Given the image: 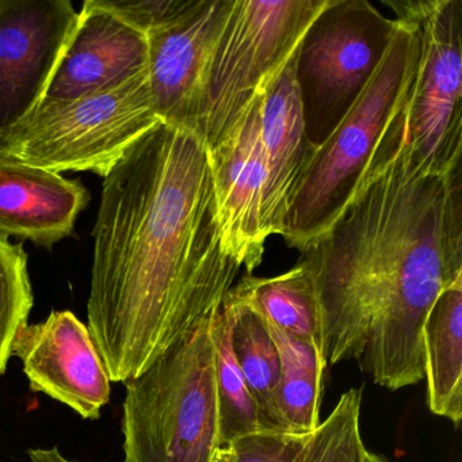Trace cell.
Here are the masks:
<instances>
[{
	"instance_id": "cell-1",
	"label": "cell",
	"mask_w": 462,
	"mask_h": 462,
	"mask_svg": "<svg viewBox=\"0 0 462 462\" xmlns=\"http://www.w3.org/2000/svg\"><path fill=\"white\" fill-rule=\"evenodd\" d=\"M93 237L88 329L113 383L215 315L242 269L221 243L207 147L166 123L104 178Z\"/></svg>"
},
{
	"instance_id": "cell-2",
	"label": "cell",
	"mask_w": 462,
	"mask_h": 462,
	"mask_svg": "<svg viewBox=\"0 0 462 462\" xmlns=\"http://www.w3.org/2000/svg\"><path fill=\"white\" fill-rule=\"evenodd\" d=\"M299 262L320 304L327 365L356 359L389 391L420 383L424 321L462 278L461 167L423 171L397 120L353 199Z\"/></svg>"
},
{
	"instance_id": "cell-3",
	"label": "cell",
	"mask_w": 462,
	"mask_h": 462,
	"mask_svg": "<svg viewBox=\"0 0 462 462\" xmlns=\"http://www.w3.org/2000/svg\"><path fill=\"white\" fill-rule=\"evenodd\" d=\"M391 45L350 112L316 148L291 197L281 236L304 253L339 217L407 104L420 60L412 21L396 17Z\"/></svg>"
},
{
	"instance_id": "cell-4",
	"label": "cell",
	"mask_w": 462,
	"mask_h": 462,
	"mask_svg": "<svg viewBox=\"0 0 462 462\" xmlns=\"http://www.w3.org/2000/svg\"><path fill=\"white\" fill-rule=\"evenodd\" d=\"M215 315L126 381L124 462H210L220 448Z\"/></svg>"
},
{
	"instance_id": "cell-5",
	"label": "cell",
	"mask_w": 462,
	"mask_h": 462,
	"mask_svg": "<svg viewBox=\"0 0 462 462\" xmlns=\"http://www.w3.org/2000/svg\"><path fill=\"white\" fill-rule=\"evenodd\" d=\"M328 0H234L205 71L196 134L208 151L231 136L299 50Z\"/></svg>"
},
{
	"instance_id": "cell-6",
	"label": "cell",
	"mask_w": 462,
	"mask_h": 462,
	"mask_svg": "<svg viewBox=\"0 0 462 462\" xmlns=\"http://www.w3.org/2000/svg\"><path fill=\"white\" fill-rule=\"evenodd\" d=\"M159 123L147 71L79 98L42 99L2 142L0 159L56 174L90 171L106 178Z\"/></svg>"
},
{
	"instance_id": "cell-7",
	"label": "cell",
	"mask_w": 462,
	"mask_h": 462,
	"mask_svg": "<svg viewBox=\"0 0 462 462\" xmlns=\"http://www.w3.org/2000/svg\"><path fill=\"white\" fill-rule=\"evenodd\" d=\"M397 21L367 0H328L300 42L294 69L313 150L347 116L380 67Z\"/></svg>"
},
{
	"instance_id": "cell-8",
	"label": "cell",
	"mask_w": 462,
	"mask_h": 462,
	"mask_svg": "<svg viewBox=\"0 0 462 462\" xmlns=\"http://www.w3.org/2000/svg\"><path fill=\"white\" fill-rule=\"evenodd\" d=\"M396 17L412 21L420 60L402 112V144L423 171L448 174L461 167L462 2H388Z\"/></svg>"
},
{
	"instance_id": "cell-9",
	"label": "cell",
	"mask_w": 462,
	"mask_h": 462,
	"mask_svg": "<svg viewBox=\"0 0 462 462\" xmlns=\"http://www.w3.org/2000/svg\"><path fill=\"white\" fill-rule=\"evenodd\" d=\"M77 20L69 0H0V144L44 98Z\"/></svg>"
},
{
	"instance_id": "cell-10",
	"label": "cell",
	"mask_w": 462,
	"mask_h": 462,
	"mask_svg": "<svg viewBox=\"0 0 462 462\" xmlns=\"http://www.w3.org/2000/svg\"><path fill=\"white\" fill-rule=\"evenodd\" d=\"M13 356L23 362L31 389L97 420L112 386L90 329L71 310H52L44 321L21 329Z\"/></svg>"
},
{
	"instance_id": "cell-11",
	"label": "cell",
	"mask_w": 462,
	"mask_h": 462,
	"mask_svg": "<svg viewBox=\"0 0 462 462\" xmlns=\"http://www.w3.org/2000/svg\"><path fill=\"white\" fill-rule=\"evenodd\" d=\"M261 98L231 136L207 150L224 251L250 275L262 263L270 237L264 218L267 166L259 124Z\"/></svg>"
},
{
	"instance_id": "cell-12",
	"label": "cell",
	"mask_w": 462,
	"mask_h": 462,
	"mask_svg": "<svg viewBox=\"0 0 462 462\" xmlns=\"http://www.w3.org/2000/svg\"><path fill=\"white\" fill-rule=\"evenodd\" d=\"M234 0H193L148 40V78L162 123L196 132L205 71Z\"/></svg>"
},
{
	"instance_id": "cell-13",
	"label": "cell",
	"mask_w": 462,
	"mask_h": 462,
	"mask_svg": "<svg viewBox=\"0 0 462 462\" xmlns=\"http://www.w3.org/2000/svg\"><path fill=\"white\" fill-rule=\"evenodd\" d=\"M147 71V37L105 9L99 0H86L44 98H79Z\"/></svg>"
},
{
	"instance_id": "cell-14",
	"label": "cell",
	"mask_w": 462,
	"mask_h": 462,
	"mask_svg": "<svg viewBox=\"0 0 462 462\" xmlns=\"http://www.w3.org/2000/svg\"><path fill=\"white\" fill-rule=\"evenodd\" d=\"M80 180L0 159V235L51 248L72 236L90 204Z\"/></svg>"
},
{
	"instance_id": "cell-15",
	"label": "cell",
	"mask_w": 462,
	"mask_h": 462,
	"mask_svg": "<svg viewBox=\"0 0 462 462\" xmlns=\"http://www.w3.org/2000/svg\"><path fill=\"white\" fill-rule=\"evenodd\" d=\"M294 60L296 53L267 86L259 105L267 166L264 218L270 236L282 235L291 197L315 152L305 129Z\"/></svg>"
},
{
	"instance_id": "cell-16",
	"label": "cell",
	"mask_w": 462,
	"mask_h": 462,
	"mask_svg": "<svg viewBox=\"0 0 462 462\" xmlns=\"http://www.w3.org/2000/svg\"><path fill=\"white\" fill-rule=\"evenodd\" d=\"M427 405L435 415L462 419V278L437 297L423 326Z\"/></svg>"
},
{
	"instance_id": "cell-17",
	"label": "cell",
	"mask_w": 462,
	"mask_h": 462,
	"mask_svg": "<svg viewBox=\"0 0 462 462\" xmlns=\"http://www.w3.org/2000/svg\"><path fill=\"white\" fill-rule=\"evenodd\" d=\"M232 291L267 323L310 346L326 358L320 304L310 272L301 262L275 277L248 275Z\"/></svg>"
},
{
	"instance_id": "cell-18",
	"label": "cell",
	"mask_w": 462,
	"mask_h": 462,
	"mask_svg": "<svg viewBox=\"0 0 462 462\" xmlns=\"http://www.w3.org/2000/svg\"><path fill=\"white\" fill-rule=\"evenodd\" d=\"M224 304L231 315L235 358L258 408L261 430L281 431L277 410L281 361L277 346L259 313L232 289Z\"/></svg>"
},
{
	"instance_id": "cell-19",
	"label": "cell",
	"mask_w": 462,
	"mask_h": 462,
	"mask_svg": "<svg viewBox=\"0 0 462 462\" xmlns=\"http://www.w3.org/2000/svg\"><path fill=\"white\" fill-rule=\"evenodd\" d=\"M262 320L272 335L280 356L277 410L281 431L310 435L320 424L326 358L310 346L275 328L263 318Z\"/></svg>"
},
{
	"instance_id": "cell-20",
	"label": "cell",
	"mask_w": 462,
	"mask_h": 462,
	"mask_svg": "<svg viewBox=\"0 0 462 462\" xmlns=\"http://www.w3.org/2000/svg\"><path fill=\"white\" fill-rule=\"evenodd\" d=\"M212 340L215 346L220 445L226 446L242 435L258 431L261 423L258 408L235 358L231 343V315L224 302L213 318Z\"/></svg>"
},
{
	"instance_id": "cell-21",
	"label": "cell",
	"mask_w": 462,
	"mask_h": 462,
	"mask_svg": "<svg viewBox=\"0 0 462 462\" xmlns=\"http://www.w3.org/2000/svg\"><path fill=\"white\" fill-rule=\"evenodd\" d=\"M34 297L23 242H10L0 235V375H4L13 346L28 326Z\"/></svg>"
},
{
	"instance_id": "cell-22",
	"label": "cell",
	"mask_w": 462,
	"mask_h": 462,
	"mask_svg": "<svg viewBox=\"0 0 462 462\" xmlns=\"http://www.w3.org/2000/svg\"><path fill=\"white\" fill-rule=\"evenodd\" d=\"M362 392L348 389L326 420L310 434L296 462H364Z\"/></svg>"
},
{
	"instance_id": "cell-23",
	"label": "cell",
	"mask_w": 462,
	"mask_h": 462,
	"mask_svg": "<svg viewBox=\"0 0 462 462\" xmlns=\"http://www.w3.org/2000/svg\"><path fill=\"white\" fill-rule=\"evenodd\" d=\"M99 4L148 37L171 25L193 0H99Z\"/></svg>"
},
{
	"instance_id": "cell-24",
	"label": "cell",
	"mask_w": 462,
	"mask_h": 462,
	"mask_svg": "<svg viewBox=\"0 0 462 462\" xmlns=\"http://www.w3.org/2000/svg\"><path fill=\"white\" fill-rule=\"evenodd\" d=\"M310 435L258 430L229 443L237 462H296Z\"/></svg>"
},
{
	"instance_id": "cell-25",
	"label": "cell",
	"mask_w": 462,
	"mask_h": 462,
	"mask_svg": "<svg viewBox=\"0 0 462 462\" xmlns=\"http://www.w3.org/2000/svg\"><path fill=\"white\" fill-rule=\"evenodd\" d=\"M28 456L32 462H80L64 457L58 446L52 448H32Z\"/></svg>"
},
{
	"instance_id": "cell-26",
	"label": "cell",
	"mask_w": 462,
	"mask_h": 462,
	"mask_svg": "<svg viewBox=\"0 0 462 462\" xmlns=\"http://www.w3.org/2000/svg\"><path fill=\"white\" fill-rule=\"evenodd\" d=\"M210 462H237L236 457H235L234 450L231 446H220L216 448L215 454H213Z\"/></svg>"
},
{
	"instance_id": "cell-27",
	"label": "cell",
	"mask_w": 462,
	"mask_h": 462,
	"mask_svg": "<svg viewBox=\"0 0 462 462\" xmlns=\"http://www.w3.org/2000/svg\"><path fill=\"white\" fill-rule=\"evenodd\" d=\"M364 462H391L388 458H385L380 454L372 453V451L366 450L365 453Z\"/></svg>"
}]
</instances>
